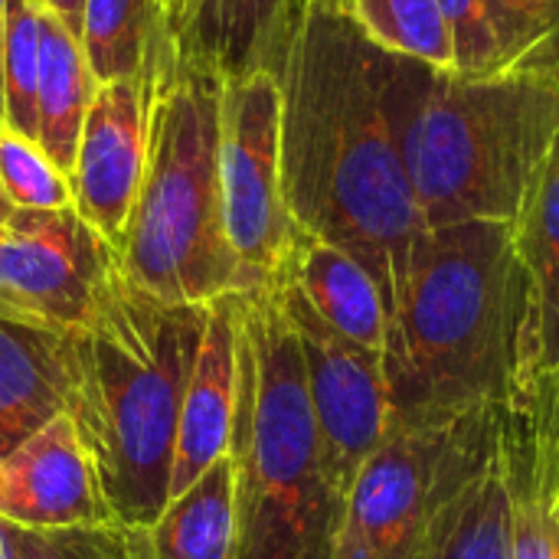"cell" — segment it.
<instances>
[{
    "label": "cell",
    "mask_w": 559,
    "mask_h": 559,
    "mask_svg": "<svg viewBox=\"0 0 559 559\" xmlns=\"http://www.w3.org/2000/svg\"><path fill=\"white\" fill-rule=\"evenodd\" d=\"M455 49V72L465 79L504 75V49L485 0H439Z\"/></svg>",
    "instance_id": "cell-28"
},
{
    "label": "cell",
    "mask_w": 559,
    "mask_h": 559,
    "mask_svg": "<svg viewBox=\"0 0 559 559\" xmlns=\"http://www.w3.org/2000/svg\"><path fill=\"white\" fill-rule=\"evenodd\" d=\"M167 33L157 0H85L79 39L95 82L108 85L138 79Z\"/></svg>",
    "instance_id": "cell-21"
},
{
    "label": "cell",
    "mask_w": 559,
    "mask_h": 559,
    "mask_svg": "<svg viewBox=\"0 0 559 559\" xmlns=\"http://www.w3.org/2000/svg\"><path fill=\"white\" fill-rule=\"evenodd\" d=\"M7 3L0 0V128H3V56H7Z\"/></svg>",
    "instance_id": "cell-31"
},
{
    "label": "cell",
    "mask_w": 559,
    "mask_h": 559,
    "mask_svg": "<svg viewBox=\"0 0 559 559\" xmlns=\"http://www.w3.org/2000/svg\"><path fill=\"white\" fill-rule=\"evenodd\" d=\"M527 272V311L521 331V390L559 380V138L544 180L518 223Z\"/></svg>",
    "instance_id": "cell-16"
},
{
    "label": "cell",
    "mask_w": 559,
    "mask_h": 559,
    "mask_svg": "<svg viewBox=\"0 0 559 559\" xmlns=\"http://www.w3.org/2000/svg\"><path fill=\"white\" fill-rule=\"evenodd\" d=\"M524 311L527 272L514 223L429 229L383 350L390 429L508 406L521 393Z\"/></svg>",
    "instance_id": "cell-2"
},
{
    "label": "cell",
    "mask_w": 559,
    "mask_h": 559,
    "mask_svg": "<svg viewBox=\"0 0 559 559\" xmlns=\"http://www.w3.org/2000/svg\"><path fill=\"white\" fill-rule=\"evenodd\" d=\"M380 102L429 229L521 223L559 138V85L465 79L377 46Z\"/></svg>",
    "instance_id": "cell-4"
},
{
    "label": "cell",
    "mask_w": 559,
    "mask_h": 559,
    "mask_svg": "<svg viewBox=\"0 0 559 559\" xmlns=\"http://www.w3.org/2000/svg\"><path fill=\"white\" fill-rule=\"evenodd\" d=\"M236 559H331L341 501L324 472L298 337L269 282L236 295Z\"/></svg>",
    "instance_id": "cell-6"
},
{
    "label": "cell",
    "mask_w": 559,
    "mask_h": 559,
    "mask_svg": "<svg viewBox=\"0 0 559 559\" xmlns=\"http://www.w3.org/2000/svg\"><path fill=\"white\" fill-rule=\"evenodd\" d=\"M147 121L151 62L138 79H121L95 88L82 124L75 167L69 174L75 213L115 249L141 190L147 160Z\"/></svg>",
    "instance_id": "cell-11"
},
{
    "label": "cell",
    "mask_w": 559,
    "mask_h": 559,
    "mask_svg": "<svg viewBox=\"0 0 559 559\" xmlns=\"http://www.w3.org/2000/svg\"><path fill=\"white\" fill-rule=\"evenodd\" d=\"M0 187L13 210H69L72 183L36 138L0 128Z\"/></svg>",
    "instance_id": "cell-27"
},
{
    "label": "cell",
    "mask_w": 559,
    "mask_h": 559,
    "mask_svg": "<svg viewBox=\"0 0 559 559\" xmlns=\"http://www.w3.org/2000/svg\"><path fill=\"white\" fill-rule=\"evenodd\" d=\"M504 468L511 559H559V436L537 386L504 406Z\"/></svg>",
    "instance_id": "cell-14"
},
{
    "label": "cell",
    "mask_w": 559,
    "mask_h": 559,
    "mask_svg": "<svg viewBox=\"0 0 559 559\" xmlns=\"http://www.w3.org/2000/svg\"><path fill=\"white\" fill-rule=\"evenodd\" d=\"M219 190L229 246L259 288L295 236L282 193V75L269 69L223 79Z\"/></svg>",
    "instance_id": "cell-8"
},
{
    "label": "cell",
    "mask_w": 559,
    "mask_h": 559,
    "mask_svg": "<svg viewBox=\"0 0 559 559\" xmlns=\"http://www.w3.org/2000/svg\"><path fill=\"white\" fill-rule=\"evenodd\" d=\"M219 98L223 75L167 33L151 56L147 160L118 262L128 282L174 305L252 292L223 219Z\"/></svg>",
    "instance_id": "cell-5"
},
{
    "label": "cell",
    "mask_w": 559,
    "mask_h": 559,
    "mask_svg": "<svg viewBox=\"0 0 559 559\" xmlns=\"http://www.w3.org/2000/svg\"><path fill=\"white\" fill-rule=\"evenodd\" d=\"M311 3V0H298V16H301V7ZM324 3H337V7H347L350 10V0H324Z\"/></svg>",
    "instance_id": "cell-34"
},
{
    "label": "cell",
    "mask_w": 559,
    "mask_h": 559,
    "mask_svg": "<svg viewBox=\"0 0 559 559\" xmlns=\"http://www.w3.org/2000/svg\"><path fill=\"white\" fill-rule=\"evenodd\" d=\"M301 298L344 337L383 354L390 337V314L373 275L344 249L295 226L292 246L278 265Z\"/></svg>",
    "instance_id": "cell-17"
},
{
    "label": "cell",
    "mask_w": 559,
    "mask_h": 559,
    "mask_svg": "<svg viewBox=\"0 0 559 559\" xmlns=\"http://www.w3.org/2000/svg\"><path fill=\"white\" fill-rule=\"evenodd\" d=\"M298 26V0H190L177 43L233 79L252 69L282 75Z\"/></svg>",
    "instance_id": "cell-15"
},
{
    "label": "cell",
    "mask_w": 559,
    "mask_h": 559,
    "mask_svg": "<svg viewBox=\"0 0 559 559\" xmlns=\"http://www.w3.org/2000/svg\"><path fill=\"white\" fill-rule=\"evenodd\" d=\"M147 534L151 559H236L239 504L233 455L216 459L187 491L170 498Z\"/></svg>",
    "instance_id": "cell-20"
},
{
    "label": "cell",
    "mask_w": 559,
    "mask_h": 559,
    "mask_svg": "<svg viewBox=\"0 0 559 559\" xmlns=\"http://www.w3.org/2000/svg\"><path fill=\"white\" fill-rule=\"evenodd\" d=\"M504 49V75L559 85V0H485Z\"/></svg>",
    "instance_id": "cell-23"
},
{
    "label": "cell",
    "mask_w": 559,
    "mask_h": 559,
    "mask_svg": "<svg viewBox=\"0 0 559 559\" xmlns=\"http://www.w3.org/2000/svg\"><path fill=\"white\" fill-rule=\"evenodd\" d=\"M118 272V249L75 206L13 210L0 229V318L69 334L82 328Z\"/></svg>",
    "instance_id": "cell-9"
},
{
    "label": "cell",
    "mask_w": 559,
    "mask_h": 559,
    "mask_svg": "<svg viewBox=\"0 0 559 559\" xmlns=\"http://www.w3.org/2000/svg\"><path fill=\"white\" fill-rule=\"evenodd\" d=\"M66 413L62 334L0 318V459Z\"/></svg>",
    "instance_id": "cell-18"
},
{
    "label": "cell",
    "mask_w": 559,
    "mask_h": 559,
    "mask_svg": "<svg viewBox=\"0 0 559 559\" xmlns=\"http://www.w3.org/2000/svg\"><path fill=\"white\" fill-rule=\"evenodd\" d=\"M206 305L147 295L111 275L95 314L62 334L66 416L115 521L151 527L170 501L177 426Z\"/></svg>",
    "instance_id": "cell-3"
},
{
    "label": "cell",
    "mask_w": 559,
    "mask_h": 559,
    "mask_svg": "<svg viewBox=\"0 0 559 559\" xmlns=\"http://www.w3.org/2000/svg\"><path fill=\"white\" fill-rule=\"evenodd\" d=\"M236 396H239V321L236 295H226L206 305V324L197 347V360L187 380L170 498L187 491L216 459L229 452L236 426Z\"/></svg>",
    "instance_id": "cell-13"
},
{
    "label": "cell",
    "mask_w": 559,
    "mask_h": 559,
    "mask_svg": "<svg viewBox=\"0 0 559 559\" xmlns=\"http://www.w3.org/2000/svg\"><path fill=\"white\" fill-rule=\"evenodd\" d=\"M439 559H511V495L504 468V429L501 449L472 495L455 534Z\"/></svg>",
    "instance_id": "cell-26"
},
{
    "label": "cell",
    "mask_w": 559,
    "mask_h": 559,
    "mask_svg": "<svg viewBox=\"0 0 559 559\" xmlns=\"http://www.w3.org/2000/svg\"><path fill=\"white\" fill-rule=\"evenodd\" d=\"M46 7L39 0L7 3V56H3V128L36 138L39 88V33Z\"/></svg>",
    "instance_id": "cell-24"
},
{
    "label": "cell",
    "mask_w": 559,
    "mask_h": 559,
    "mask_svg": "<svg viewBox=\"0 0 559 559\" xmlns=\"http://www.w3.org/2000/svg\"><path fill=\"white\" fill-rule=\"evenodd\" d=\"M7 537L13 559H151L147 527L121 521L52 531L7 527Z\"/></svg>",
    "instance_id": "cell-25"
},
{
    "label": "cell",
    "mask_w": 559,
    "mask_h": 559,
    "mask_svg": "<svg viewBox=\"0 0 559 559\" xmlns=\"http://www.w3.org/2000/svg\"><path fill=\"white\" fill-rule=\"evenodd\" d=\"M157 7H160V13H164V20L170 23V29H174V36H180V26H183V20H187V10H190V0H157Z\"/></svg>",
    "instance_id": "cell-30"
},
{
    "label": "cell",
    "mask_w": 559,
    "mask_h": 559,
    "mask_svg": "<svg viewBox=\"0 0 559 559\" xmlns=\"http://www.w3.org/2000/svg\"><path fill=\"white\" fill-rule=\"evenodd\" d=\"M282 193L298 229L354 255L393 318L429 233L354 13L301 7L282 66Z\"/></svg>",
    "instance_id": "cell-1"
},
{
    "label": "cell",
    "mask_w": 559,
    "mask_h": 559,
    "mask_svg": "<svg viewBox=\"0 0 559 559\" xmlns=\"http://www.w3.org/2000/svg\"><path fill=\"white\" fill-rule=\"evenodd\" d=\"M0 521L23 531L115 521L75 423L59 413L0 459Z\"/></svg>",
    "instance_id": "cell-12"
},
{
    "label": "cell",
    "mask_w": 559,
    "mask_h": 559,
    "mask_svg": "<svg viewBox=\"0 0 559 559\" xmlns=\"http://www.w3.org/2000/svg\"><path fill=\"white\" fill-rule=\"evenodd\" d=\"M10 216H13V206L7 203V197H3V187H0V229L10 223Z\"/></svg>",
    "instance_id": "cell-32"
},
{
    "label": "cell",
    "mask_w": 559,
    "mask_h": 559,
    "mask_svg": "<svg viewBox=\"0 0 559 559\" xmlns=\"http://www.w3.org/2000/svg\"><path fill=\"white\" fill-rule=\"evenodd\" d=\"M0 559H13L10 554V537H7V524L0 521Z\"/></svg>",
    "instance_id": "cell-33"
},
{
    "label": "cell",
    "mask_w": 559,
    "mask_h": 559,
    "mask_svg": "<svg viewBox=\"0 0 559 559\" xmlns=\"http://www.w3.org/2000/svg\"><path fill=\"white\" fill-rule=\"evenodd\" d=\"M350 13L383 52L455 72V49L439 0H350Z\"/></svg>",
    "instance_id": "cell-22"
},
{
    "label": "cell",
    "mask_w": 559,
    "mask_h": 559,
    "mask_svg": "<svg viewBox=\"0 0 559 559\" xmlns=\"http://www.w3.org/2000/svg\"><path fill=\"white\" fill-rule=\"evenodd\" d=\"M269 285L275 288L278 305L298 337L308 396L324 449V472L344 511L357 472L390 432L383 354L337 334L282 275H272Z\"/></svg>",
    "instance_id": "cell-10"
},
{
    "label": "cell",
    "mask_w": 559,
    "mask_h": 559,
    "mask_svg": "<svg viewBox=\"0 0 559 559\" xmlns=\"http://www.w3.org/2000/svg\"><path fill=\"white\" fill-rule=\"evenodd\" d=\"M501 429L504 406L393 426L347 491L331 559H439L501 449Z\"/></svg>",
    "instance_id": "cell-7"
},
{
    "label": "cell",
    "mask_w": 559,
    "mask_h": 559,
    "mask_svg": "<svg viewBox=\"0 0 559 559\" xmlns=\"http://www.w3.org/2000/svg\"><path fill=\"white\" fill-rule=\"evenodd\" d=\"M557 521H559V498H557Z\"/></svg>",
    "instance_id": "cell-35"
},
{
    "label": "cell",
    "mask_w": 559,
    "mask_h": 559,
    "mask_svg": "<svg viewBox=\"0 0 559 559\" xmlns=\"http://www.w3.org/2000/svg\"><path fill=\"white\" fill-rule=\"evenodd\" d=\"M95 88L98 82L88 69L82 39L46 10L39 33L36 141L66 177L75 167V151Z\"/></svg>",
    "instance_id": "cell-19"
},
{
    "label": "cell",
    "mask_w": 559,
    "mask_h": 559,
    "mask_svg": "<svg viewBox=\"0 0 559 559\" xmlns=\"http://www.w3.org/2000/svg\"><path fill=\"white\" fill-rule=\"evenodd\" d=\"M52 16H59L75 36L82 33V10H85V0H39Z\"/></svg>",
    "instance_id": "cell-29"
}]
</instances>
